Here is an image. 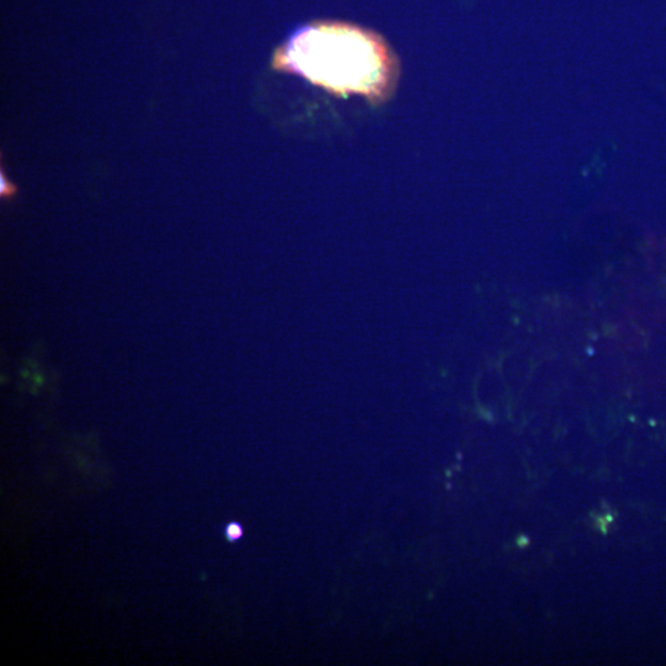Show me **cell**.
Instances as JSON below:
<instances>
[{
  "label": "cell",
  "instance_id": "1",
  "mask_svg": "<svg viewBox=\"0 0 666 666\" xmlns=\"http://www.w3.org/2000/svg\"><path fill=\"white\" fill-rule=\"evenodd\" d=\"M272 67L333 94L363 95L373 103L390 97L399 76L397 59L381 36L337 21L299 28L276 50Z\"/></svg>",
  "mask_w": 666,
  "mask_h": 666
},
{
  "label": "cell",
  "instance_id": "2",
  "mask_svg": "<svg viewBox=\"0 0 666 666\" xmlns=\"http://www.w3.org/2000/svg\"><path fill=\"white\" fill-rule=\"evenodd\" d=\"M0 191H2V196L6 197L14 196L17 193V188L8 180V177H6L3 171L0 173Z\"/></svg>",
  "mask_w": 666,
  "mask_h": 666
},
{
  "label": "cell",
  "instance_id": "3",
  "mask_svg": "<svg viewBox=\"0 0 666 666\" xmlns=\"http://www.w3.org/2000/svg\"><path fill=\"white\" fill-rule=\"evenodd\" d=\"M226 535H228L229 541H237L238 538H241L242 528L237 524H231L226 528Z\"/></svg>",
  "mask_w": 666,
  "mask_h": 666
}]
</instances>
